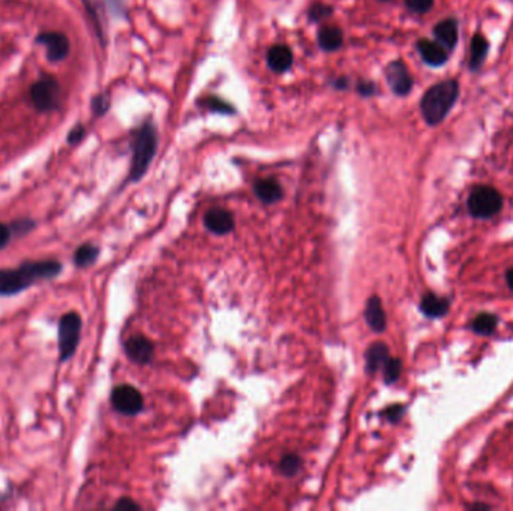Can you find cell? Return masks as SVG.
I'll list each match as a JSON object with an SVG mask.
<instances>
[{
  "mask_svg": "<svg viewBox=\"0 0 513 511\" xmlns=\"http://www.w3.org/2000/svg\"><path fill=\"white\" fill-rule=\"evenodd\" d=\"M60 270L62 264L54 260L24 262L18 269L0 270V296H14L36 280L56 278Z\"/></svg>",
  "mask_w": 513,
  "mask_h": 511,
  "instance_id": "cell-1",
  "label": "cell"
},
{
  "mask_svg": "<svg viewBox=\"0 0 513 511\" xmlns=\"http://www.w3.org/2000/svg\"><path fill=\"white\" fill-rule=\"evenodd\" d=\"M458 94L459 86L453 80L439 83L431 89H427L421 102V110L425 120L430 125H439V123H441L446 116L449 115L456 99H458Z\"/></svg>",
  "mask_w": 513,
  "mask_h": 511,
  "instance_id": "cell-2",
  "label": "cell"
},
{
  "mask_svg": "<svg viewBox=\"0 0 513 511\" xmlns=\"http://www.w3.org/2000/svg\"><path fill=\"white\" fill-rule=\"evenodd\" d=\"M156 144H158L156 129L150 122H146L145 125L138 129L134 141V151H132V162L129 171V177L132 182L140 181V178L146 174L152 159L155 156Z\"/></svg>",
  "mask_w": 513,
  "mask_h": 511,
  "instance_id": "cell-3",
  "label": "cell"
},
{
  "mask_svg": "<svg viewBox=\"0 0 513 511\" xmlns=\"http://www.w3.org/2000/svg\"><path fill=\"white\" fill-rule=\"evenodd\" d=\"M31 102L36 111L50 112L60 108L62 86L53 75L42 74L31 87Z\"/></svg>",
  "mask_w": 513,
  "mask_h": 511,
  "instance_id": "cell-4",
  "label": "cell"
},
{
  "mask_svg": "<svg viewBox=\"0 0 513 511\" xmlns=\"http://www.w3.org/2000/svg\"><path fill=\"white\" fill-rule=\"evenodd\" d=\"M503 198L497 189L491 186H479L473 189L469 198V210L473 216L487 219L501 210Z\"/></svg>",
  "mask_w": 513,
  "mask_h": 511,
  "instance_id": "cell-5",
  "label": "cell"
},
{
  "mask_svg": "<svg viewBox=\"0 0 513 511\" xmlns=\"http://www.w3.org/2000/svg\"><path fill=\"white\" fill-rule=\"evenodd\" d=\"M81 318L75 312H70L60 318L59 323V353L60 360H68L75 353L80 342Z\"/></svg>",
  "mask_w": 513,
  "mask_h": 511,
  "instance_id": "cell-6",
  "label": "cell"
},
{
  "mask_svg": "<svg viewBox=\"0 0 513 511\" xmlns=\"http://www.w3.org/2000/svg\"><path fill=\"white\" fill-rule=\"evenodd\" d=\"M111 403L114 410L125 415H137L142 410L141 393L129 384L117 385L111 393Z\"/></svg>",
  "mask_w": 513,
  "mask_h": 511,
  "instance_id": "cell-7",
  "label": "cell"
},
{
  "mask_svg": "<svg viewBox=\"0 0 513 511\" xmlns=\"http://www.w3.org/2000/svg\"><path fill=\"white\" fill-rule=\"evenodd\" d=\"M38 45H44L47 49V59L51 63L62 62L70 56L71 44L68 36L62 32H42L35 37Z\"/></svg>",
  "mask_w": 513,
  "mask_h": 511,
  "instance_id": "cell-8",
  "label": "cell"
},
{
  "mask_svg": "<svg viewBox=\"0 0 513 511\" xmlns=\"http://www.w3.org/2000/svg\"><path fill=\"white\" fill-rule=\"evenodd\" d=\"M386 78L389 86L398 94V97H405L412 92L413 78L410 72H408L407 66L401 60H395L387 66Z\"/></svg>",
  "mask_w": 513,
  "mask_h": 511,
  "instance_id": "cell-9",
  "label": "cell"
},
{
  "mask_svg": "<svg viewBox=\"0 0 513 511\" xmlns=\"http://www.w3.org/2000/svg\"><path fill=\"white\" fill-rule=\"evenodd\" d=\"M204 225L215 234H227L234 228V217L228 210L215 207L204 215Z\"/></svg>",
  "mask_w": 513,
  "mask_h": 511,
  "instance_id": "cell-10",
  "label": "cell"
},
{
  "mask_svg": "<svg viewBox=\"0 0 513 511\" xmlns=\"http://www.w3.org/2000/svg\"><path fill=\"white\" fill-rule=\"evenodd\" d=\"M127 354L132 362L145 365L149 363L152 355H154V345L145 336H132L125 344Z\"/></svg>",
  "mask_w": 513,
  "mask_h": 511,
  "instance_id": "cell-11",
  "label": "cell"
},
{
  "mask_svg": "<svg viewBox=\"0 0 513 511\" xmlns=\"http://www.w3.org/2000/svg\"><path fill=\"white\" fill-rule=\"evenodd\" d=\"M417 51H419L423 62L431 66H441L448 62L449 58V51L441 44L430 40H421L417 42Z\"/></svg>",
  "mask_w": 513,
  "mask_h": 511,
  "instance_id": "cell-12",
  "label": "cell"
},
{
  "mask_svg": "<svg viewBox=\"0 0 513 511\" xmlns=\"http://www.w3.org/2000/svg\"><path fill=\"white\" fill-rule=\"evenodd\" d=\"M268 65L273 72L282 74L288 71L293 65V53L287 45H273L268 51Z\"/></svg>",
  "mask_w": 513,
  "mask_h": 511,
  "instance_id": "cell-13",
  "label": "cell"
},
{
  "mask_svg": "<svg viewBox=\"0 0 513 511\" xmlns=\"http://www.w3.org/2000/svg\"><path fill=\"white\" fill-rule=\"evenodd\" d=\"M434 35L437 42L441 44L448 51H450L458 44V24L452 18L440 22L435 26Z\"/></svg>",
  "mask_w": 513,
  "mask_h": 511,
  "instance_id": "cell-14",
  "label": "cell"
},
{
  "mask_svg": "<svg viewBox=\"0 0 513 511\" xmlns=\"http://www.w3.org/2000/svg\"><path fill=\"white\" fill-rule=\"evenodd\" d=\"M365 318L368 326L373 328L374 331H383L386 328V314L384 309L382 305V300H380L377 296H373L365 308Z\"/></svg>",
  "mask_w": 513,
  "mask_h": 511,
  "instance_id": "cell-15",
  "label": "cell"
},
{
  "mask_svg": "<svg viewBox=\"0 0 513 511\" xmlns=\"http://www.w3.org/2000/svg\"><path fill=\"white\" fill-rule=\"evenodd\" d=\"M254 192L266 204L277 203L282 198V187L275 178H261L254 185Z\"/></svg>",
  "mask_w": 513,
  "mask_h": 511,
  "instance_id": "cell-16",
  "label": "cell"
},
{
  "mask_svg": "<svg viewBox=\"0 0 513 511\" xmlns=\"http://www.w3.org/2000/svg\"><path fill=\"white\" fill-rule=\"evenodd\" d=\"M318 44L323 50L336 51L342 45V31L336 26H323L318 31Z\"/></svg>",
  "mask_w": 513,
  "mask_h": 511,
  "instance_id": "cell-17",
  "label": "cell"
},
{
  "mask_svg": "<svg viewBox=\"0 0 513 511\" xmlns=\"http://www.w3.org/2000/svg\"><path fill=\"white\" fill-rule=\"evenodd\" d=\"M421 310L430 318H440L448 314L449 301L446 299L437 297L435 294H427L421 303Z\"/></svg>",
  "mask_w": 513,
  "mask_h": 511,
  "instance_id": "cell-18",
  "label": "cell"
},
{
  "mask_svg": "<svg viewBox=\"0 0 513 511\" xmlns=\"http://www.w3.org/2000/svg\"><path fill=\"white\" fill-rule=\"evenodd\" d=\"M387 360H389V348L383 342L374 344L366 353V371L369 374H373L378 371L380 367H383Z\"/></svg>",
  "mask_w": 513,
  "mask_h": 511,
  "instance_id": "cell-19",
  "label": "cell"
},
{
  "mask_svg": "<svg viewBox=\"0 0 513 511\" xmlns=\"http://www.w3.org/2000/svg\"><path fill=\"white\" fill-rule=\"evenodd\" d=\"M488 41L484 40L483 35H474L473 41H471V51H470V68L473 71L479 69L484 58L488 54Z\"/></svg>",
  "mask_w": 513,
  "mask_h": 511,
  "instance_id": "cell-20",
  "label": "cell"
},
{
  "mask_svg": "<svg viewBox=\"0 0 513 511\" xmlns=\"http://www.w3.org/2000/svg\"><path fill=\"white\" fill-rule=\"evenodd\" d=\"M98 255H99V249L97 248V246L86 243V244H81L77 249V252H75L74 261L79 267H89L95 261H97Z\"/></svg>",
  "mask_w": 513,
  "mask_h": 511,
  "instance_id": "cell-21",
  "label": "cell"
},
{
  "mask_svg": "<svg viewBox=\"0 0 513 511\" xmlns=\"http://www.w3.org/2000/svg\"><path fill=\"white\" fill-rule=\"evenodd\" d=\"M498 319L496 315L491 314H480L473 321V330L479 335H491L497 327Z\"/></svg>",
  "mask_w": 513,
  "mask_h": 511,
  "instance_id": "cell-22",
  "label": "cell"
},
{
  "mask_svg": "<svg viewBox=\"0 0 513 511\" xmlns=\"http://www.w3.org/2000/svg\"><path fill=\"white\" fill-rule=\"evenodd\" d=\"M300 467H302V460L299 456H296V454H287V456L282 458L279 463V471L284 476L291 477L296 474V472L300 469Z\"/></svg>",
  "mask_w": 513,
  "mask_h": 511,
  "instance_id": "cell-23",
  "label": "cell"
},
{
  "mask_svg": "<svg viewBox=\"0 0 513 511\" xmlns=\"http://www.w3.org/2000/svg\"><path fill=\"white\" fill-rule=\"evenodd\" d=\"M110 94L108 93H99L92 99V111L95 116H104L110 110Z\"/></svg>",
  "mask_w": 513,
  "mask_h": 511,
  "instance_id": "cell-24",
  "label": "cell"
},
{
  "mask_svg": "<svg viewBox=\"0 0 513 511\" xmlns=\"http://www.w3.org/2000/svg\"><path fill=\"white\" fill-rule=\"evenodd\" d=\"M383 367H384L386 383H395L399 378V375H401V362H399L398 358L389 357V360L386 362Z\"/></svg>",
  "mask_w": 513,
  "mask_h": 511,
  "instance_id": "cell-25",
  "label": "cell"
},
{
  "mask_svg": "<svg viewBox=\"0 0 513 511\" xmlns=\"http://www.w3.org/2000/svg\"><path fill=\"white\" fill-rule=\"evenodd\" d=\"M206 107L211 111L222 112V115H231V112H234V108L230 106V103L220 98H215V97L206 98Z\"/></svg>",
  "mask_w": 513,
  "mask_h": 511,
  "instance_id": "cell-26",
  "label": "cell"
},
{
  "mask_svg": "<svg viewBox=\"0 0 513 511\" xmlns=\"http://www.w3.org/2000/svg\"><path fill=\"white\" fill-rule=\"evenodd\" d=\"M405 5L412 12L425 14L432 8L434 0H405Z\"/></svg>",
  "mask_w": 513,
  "mask_h": 511,
  "instance_id": "cell-27",
  "label": "cell"
},
{
  "mask_svg": "<svg viewBox=\"0 0 513 511\" xmlns=\"http://www.w3.org/2000/svg\"><path fill=\"white\" fill-rule=\"evenodd\" d=\"M84 137H86V128L81 125V123H77V125L70 131L68 137H66V143H68L70 146H77L81 143Z\"/></svg>",
  "mask_w": 513,
  "mask_h": 511,
  "instance_id": "cell-28",
  "label": "cell"
},
{
  "mask_svg": "<svg viewBox=\"0 0 513 511\" xmlns=\"http://www.w3.org/2000/svg\"><path fill=\"white\" fill-rule=\"evenodd\" d=\"M330 12H332V8L330 6L323 5V3H317V5H314L311 8L309 15H311L312 20H317L318 22V20H323V18L329 17Z\"/></svg>",
  "mask_w": 513,
  "mask_h": 511,
  "instance_id": "cell-29",
  "label": "cell"
},
{
  "mask_svg": "<svg viewBox=\"0 0 513 511\" xmlns=\"http://www.w3.org/2000/svg\"><path fill=\"white\" fill-rule=\"evenodd\" d=\"M357 89H359V93L364 94V97H370V94L375 93V86L369 81H360Z\"/></svg>",
  "mask_w": 513,
  "mask_h": 511,
  "instance_id": "cell-30",
  "label": "cell"
},
{
  "mask_svg": "<svg viewBox=\"0 0 513 511\" xmlns=\"http://www.w3.org/2000/svg\"><path fill=\"white\" fill-rule=\"evenodd\" d=\"M114 508H116V510H140V505L136 504L134 501L129 499V498H123V499L119 501L116 505H114Z\"/></svg>",
  "mask_w": 513,
  "mask_h": 511,
  "instance_id": "cell-31",
  "label": "cell"
},
{
  "mask_svg": "<svg viewBox=\"0 0 513 511\" xmlns=\"http://www.w3.org/2000/svg\"><path fill=\"white\" fill-rule=\"evenodd\" d=\"M9 239H11V230L5 224L0 222V249L5 248Z\"/></svg>",
  "mask_w": 513,
  "mask_h": 511,
  "instance_id": "cell-32",
  "label": "cell"
},
{
  "mask_svg": "<svg viewBox=\"0 0 513 511\" xmlns=\"http://www.w3.org/2000/svg\"><path fill=\"white\" fill-rule=\"evenodd\" d=\"M386 414H387V417L391 419L392 421H396L399 417H401V414H402V406H399V405L391 406V408H389V410L386 411Z\"/></svg>",
  "mask_w": 513,
  "mask_h": 511,
  "instance_id": "cell-33",
  "label": "cell"
},
{
  "mask_svg": "<svg viewBox=\"0 0 513 511\" xmlns=\"http://www.w3.org/2000/svg\"><path fill=\"white\" fill-rule=\"evenodd\" d=\"M507 283H509V287L513 290V267L507 273Z\"/></svg>",
  "mask_w": 513,
  "mask_h": 511,
  "instance_id": "cell-34",
  "label": "cell"
},
{
  "mask_svg": "<svg viewBox=\"0 0 513 511\" xmlns=\"http://www.w3.org/2000/svg\"><path fill=\"white\" fill-rule=\"evenodd\" d=\"M336 87H338V89H345V87H347V81H345L344 78H342V80H338V81H336Z\"/></svg>",
  "mask_w": 513,
  "mask_h": 511,
  "instance_id": "cell-35",
  "label": "cell"
},
{
  "mask_svg": "<svg viewBox=\"0 0 513 511\" xmlns=\"http://www.w3.org/2000/svg\"><path fill=\"white\" fill-rule=\"evenodd\" d=\"M383 2H386V0H383Z\"/></svg>",
  "mask_w": 513,
  "mask_h": 511,
  "instance_id": "cell-36",
  "label": "cell"
}]
</instances>
